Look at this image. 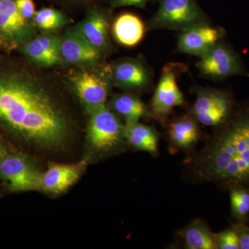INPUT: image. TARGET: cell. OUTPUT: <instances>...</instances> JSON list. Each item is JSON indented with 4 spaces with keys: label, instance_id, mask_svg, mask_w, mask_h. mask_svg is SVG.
Returning a JSON list of instances; mask_svg holds the SVG:
<instances>
[{
    "label": "cell",
    "instance_id": "obj_1",
    "mask_svg": "<svg viewBox=\"0 0 249 249\" xmlns=\"http://www.w3.org/2000/svg\"><path fill=\"white\" fill-rule=\"evenodd\" d=\"M0 131L23 143L55 148L66 142L70 125L49 91L32 77L0 72Z\"/></svg>",
    "mask_w": 249,
    "mask_h": 249
},
{
    "label": "cell",
    "instance_id": "obj_2",
    "mask_svg": "<svg viewBox=\"0 0 249 249\" xmlns=\"http://www.w3.org/2000/svg\"><path fill=\"white\" fill-rule=\"evenodd\" d=\"M216 129L189 162L192 174L199 181L228 189L233 186L249 188V104L233 110Z\"/></svg>",
    "mask_w": 249,
    "mask_h": 249
},
{
    "label": "cell",
    "instance_id": "obj_3",
    "mask_svg": "<svg viewBox=\"0 0 249 249\" xmlns=\"http://www.w3.org/2000/svg\"><path fill=\"white\" fill-rule=\"evenodd\" d=\"M159 7L147 24L148 29L183 31L208 22L196 0H159Z\"/></svg>",
    "mask_w": 249,
    "mask_h": 249
},
{
    "label": "cell",
    "instance_id": "obj_4",
    "mask_svg": "<svg viewBox=\"0 0 249 249\" xmlns=\"http://www.w3.org/2000/svg\"><path fill=\"white\" fill-rule=\"evenodd\" d=\"M191 113L198 123L218 127L229 119L234 110L233 99L225 90L198 88Z\"/></svg>",
    "mask_w": 249,
    "mask_h": 249
},
{
    "label": "cell",
    "instance_id": "obj_5",
    "mask_svg": "<svg viewBox=\"0 0 249 249\" xmlns=\"http://www.w3.org/2000/svg\"><path fill=\"white\" fill-rule=\"evenodd\" d=\"M90 112L88 138L95 149L99 151H111L127 140L124 126L106 105Z\"/></svg>",
    "mask_w": 249,
    "mask_h": 249
},
{
    "label": "cell",
    "instance_id": "obj_6",
    "mask_svg": "<svg viewBox=\"0 0 249 249\" xmlns=\"http://www.w3.org/2000/svg\"><path fill=\"white\" fill-rule=\"evenodd\" d=\"M42 175L30 160L19 153H8L0 160V178L11 192L42 189Z\"/></svg>",
    "mask_w": 249,
    "mask_h": 249
},
{
    "label": "cell",
    "instance_id": "obj_7",
    "mask_svg": "<svg viewBox=\"0 0 249 249\" xmlns=\"http://www.w3.org/2000/svg\"><path fill=\"white\" fill-rule=\"evenodd\" d=\"M196 67L201 74L214 80L247 74L238 54L222 40L199 58Z\"/></svg>",
    "mask_w": 249,
    "mask_h": 249
},
{
    "label": "cell",
    "instance_id": "obj_8",
    "mask_svg": "<svg viewBox=\"0 0 249 249\" xmlns=\"http://www.w3.org/2000/svg\"><path fill=\"white\" fill-rule=\"evenodd\" d=\"M182 67L178 64L170 63L163 69L150 106V113L156 119L163 120L174 108L184 105V96L178 83Z\"/></svg>",
    "mask_w": 249,
    "mask_h": 249
},
{
    "label": "cell",
    "instance_id": "obj_9",
    "mask_svg": "<svg viewBox=\"0 0 249 249\" xmlns=\"http://www.w3.org/2000/svg\"><path fill=\"white\" fill-rule=\"evenodd\" d=\"M71 80L78 97L89 111L106 105L110 80H112L111 71L107 74L100 75L83 70L75 73Z\"/></svg>",
    "mask_w": 249,
    "mask_h": 249
},
{
    "label": "cell",
    "instance_id": "obj_10",
    "mask_svg": "<svg viewBox=\"0 0 249 249\" xmlns=\"http://www.w3.org/2000/svg\"><path fill=\"white\" fill-rule=\"evenodd\" d=\"M22 17L15 0H0V35L10 49L22 47L33 38L32 24Z\"/></svg>",
    "mask_w": 249,
    "mask_h": 249
},
{
    "label": "cell",
    "instance_id": "obj_11",
    "mask_svg": "<svg viewBox=\"0 0 249 249\" xmlns=\"http://www.w3.org/2000/svg\"><path fill=\"white\" fill-rule=\"evenodd\" d=\"M225 34L223 28L214 27L208 22L196 24L181 31L178 37V51L200 58L222 40Z\"/></svg>",
    "mask_w": 249,
    "mask_h": 249
},
{
    "label": "cell",
    "instance_id": "obj_12",
    "mask_svg": "<svg viewBox=\"0 0 249 249\" xmlns=\"http://www.w3.org/2000/svg\"><path fill=\"white\" fill-rule=\"evenodd\" d=\"M60 53L63 61L75 65H93L98 62L102 55L74 28L60 37Z\"/></svg>",
    "mask_w": 249,
    "mask_h": 249
},
{
    "label": "cell",
    "instance_id": "obj_13",
    "mask_svg": "<svg viewBox=\"0 0 249 249\" xmlns=\"http://www.w3.org/2000/svg\"><path fill=\"white\" fill-rule=\"evenodd\" d=\"M109 11L95 6L88 10L86 17L74 27L88 42L101 53L109 47Z\"/></svg>",
    "mask_w": 249,
    "mask_h": 249
},
{
    "label": "cell",
    "instance_id": "obj_14",
    "mask_svg": "<svg viewBox=\"0 0 249 249\" xmlns=\"http://www.w3.org/2000/svg\"><path fill=\"white\" fill-rule=\"evenodd\" d=\"M21 51L30 61L40 66H54L63 61L58 36L46 34L33 37L21 47Z\"/></svg>",
    "mask_w": 249,
    "mask_h": 249
},
{
    "label": "cell",
    "instance_id": "obj_15",
    "mask_svg": "<svg viewBox=\"0 0 249 249\" xmlns=\"http://www.w3.org/2000/svg\"><path fill=\"white\" fill-rule=\"evenodd\" d=\"M110 71L114 84L124 89H143L152 81L150 70L142 62L134 59L116 62Z\"/></svg>",
    "mask_w": 249,
    "mask_h": 249
},
{
    "label": "cell",
    "instance_id": "obj_16",
    "mask_svg": "<svg viewBox=\"0 0 249 249\" xmlns=\"http://www.w3.org/2000/svg\"><path fill=\"white\" fill-rule=\"evenodd\" d=\"M78 164H54L42 175V189L52 193L66 191L76 182L83 169Z\"/></svg>",
    "mask_w": 249,
    "mask_h": 249
},
{
    "label": "cell",
    "instance_id": "obj_17",
    "mask_svg": "<svg viewBox=\"0 0 249 249\" xmlns=\"http://www.w3.org/2000/svg\"><path fill=\"white\" fill-rule=\"evenodd\" d=\"M112 32L120 45L127 47H135L145 36V24L138 16L125 13L116 18L113 23Z\"/></svg>",
    "mask_w": 249,
    "mask_h": 249
},
{
    "label": "cell",
    "instance_id": "obj_18",
    "mask_svg": "<svg viewBox=\"0 0 249 249\" xmlns=\"http://www.w3.org/2000/svg\"><path fill=\"white\" fill-rule=\"evenodd\" d=\"M199 136L198 121L191 112L174 121L168 129L170 143L178 150H188L194 147Z\"/></svg>",
    "mask_w": 249,
    "mask_h": 249
},
{
    "label": "cell",
    "instance_id": "obj_19",
    "mask_svg": "<svg viewBox=\"0 0 249 249\" xmlns=\"http://www.w3.org/2000/svg\"><path fill=\"white\" fill-rule=\"evenodd\" d=\"M184 240L185 248L188 249H217L216 234L201 219L192 221L178 232Z\"/></svg>",
    "mask_w": 249,
    "mask_h": 249
},
{
    "label": "cell",
    "instance_id": "obj_20",
    "mask_svg": "<svg viewBox=\"0 0 249 249\" xmlns=\"http://www.w3.org/2000/svg\"><path fill=\"white\" fill-rule=\"evenodd\" d=\"M124 129L127 142L134 148L154 155L158 153V134L153 127L137 122L126 124Z\"/></svg>",
    "mask_w": 249,
    "mask_h": 249
},
{
    "label": "cell",
    "instance_id": "obj_21",
    "mask_svg": "<svg viewBox=\"0 0 249 249\" xmlns=\"http://www.w3.org/2000/svg\"><path fill=\"white\" fill-rule=\"evenodd\" d=\"M113 109L125 119L126 124L139 122L148 115L149 111L139 98L132 95L121 93L114 96L111 101Z\"/></svg>",
    "mask_w": 249,
    "mask_h": 249
},
{
    "label": "cell",
    "instance_id": "obj_22",
    "mask_svg": "<svg viewBox=\"0 0 249 249\" xmlns=\"http://www.w3.org/2000/svg\"><path fill=\"white\" fill-rule=\"evenodd\" d=\"M230 193L231 213L237 222L246 223L249 217V188L233 186L229 188Z\"/></svg>",
    "mask_w": 249,
    "mask_h": 249
},
{
    "label": "cell",
    "instance_id": "obj_23",
    "mask_svg": "<svg viewBox=\"0 0 249 249\" xmlns=\"http://www.w3.org/2000/svg\"><path fill=\"white\" fill-rule=\"evenodd\" d=\"M68 18L62 11L52 7L42 8L36 11L33 22L45 31H53L65 25Z\"/></svg>",
    "mask_w": 249,
    "mask_h": 249
},
{
    "label": "cell",
    "instance_id": "obj_24",
    "mask_svg": "<svg viewBox=\"0 0 249 249\" xmlns=\"http://www.w3.org/2000/svg\"><path fill=\"white\" fill-rule=\"evenodd\" d=\"M217 249H240V239L235 226L216 234Z\"/></svg>",
    "mask_w": 249,
    "mask_h": 249
},
{
    "label": "cell",
    "instance_id": "obj_25",
    "mask_svg": "<svg viewBox=\"0 0 249 249\" xmlns=\"http://www.w3.org/2000/svg\"><path fill=\"white\" fill-rule=\"evenodd\" d=\"M18 11L27 21L33 22L36 14V6L34 0H15Z\"/></svg>",
    "mask_w": 249,
    "mask_h": 249
},
{
    "label": "cell",
    "instance_id": "obj_26",
    "mask_svg": "<svg viewBox=\"0 0 249 249\" xmlns=\"http://www.w3.org/2000/svg\"><path fill=\"white\" fill-rule=\"evenodd\" d=\"M154 1L156 0H108L111 9H118L124 6L145 8L147 3Z\"/></svg>",
    "mask_w": 249,
    "mask_h": 249
},
{
    "label": "cell",
    "instance_id": "obj_27",
    "mask_svg": "<svg viewBox=\"0 0 249 249\" xmlns=\"http://www.w3.org/2000/svg\"><path fill=\"white\" fill-rule=\"evenodd\" d=\"M234 226L238 232L240 249H249V227L246 223L239 222Z\"/></svg>",
    "mask_w": 249,
    "mask_h": 249
},
{
    "label": "cell",
    "instance_id": "obj_28",
    "mask_svg": "<svg viewBox=\"0 0 249 249\" xmlns=\"http://www.w3.org/2000/svg\"><path fill=\"white\" fill-rule=\"evenodd\" d=\"M65 2L71 3V4H89V3L94 1L95 0H62Z\"/></svg>",
    "mask_w": 249,
    "mask_h": 249
},
{
    "label": "cell",
    "instance_id": "obj_29",
    "mask_svg": "<svg viewBox=\"0 0 249 249\" xmlns=\"http://www.w3.org/2000/svg\"><path fill=\"white\" fill-rule=\"evenodd\" d=\"M6 49H10L9 46L6 41L4 40V37L0 35V53H1V50Z\"/></svg>",
    "mask_w": 249,
    "mask_h": 249
},
{
    "label": "cell",
    "instance_id": "obj_30",
    "mask_svg": "<svg viewBox=\"0 0 249 249\" xmlns=\"http://www.w3.org/2000/svg\"><path fill=\"white\" fill-rule=\"evenodd\" d=\"M8 153H9V152L6 150V148L5 147L4 144L0 142V160H2Z\"/></svg>",
    "mask_w": 249,
    "mask_h": 249
}]
</instances>
